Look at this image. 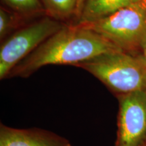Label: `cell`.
I'll list each match as a JSON object with an SVG mask.
<instances>
[{"instance_id":"6da1fadb","label":"cell","mask_w":146,"mask_h":146,"mask_svg":"<svg viewBox=\"0 0 146 146\" xmlns=\"http://www.w3.org/2000/svg\"><path fill=\"white\" fill-rule=\"evenodd\" d=\"M116 51L122 50L96 32L79 25H68L18 62L7 78H27L47 65L74 66L100 55Z\"/></svg>"},{"instance_id":"7a4b0ae2","label":"cell","mask_w":146,"mask_h":146,"mask_svg":"<svg viewBox=\"0 0 146 146\" xmlns=\"http://www.w3.org/2000/svg\"><path fill=\"white\" fill-rule=\"evenodd\" d=\"M74 66L93 74L116 97L146 91V60L141 54L116 51L100 55Z\"/></svg>"},{"instance_id":"3957f363","label":"cell","mask_w":146,"mask_h":146,"mask_svg":"<svg viewBox=\"0 0 146 146\" xmlns=\"http://www.w3.org/2000/svg\"><path fill=\"white\" fill-rule=\"evenodd\" d=\"M76 25L96 32L123 52L141 54L146 36V2L125 7L91 23Z\"/></svg>"},{"instance_id":"277c9868","label":"cell","mask_w":146,"mask_h":146,"mask_svg":"<svg viewBox=\"0 0 146 146\" xmlns=\"http://www.w3.org/2000/svg\"><path fill=\"white\" fill-rule=\"evenodd\" d=\"M68 25L45 16L31 22L5 38L0 47V79L6 78L18 62Z\"/></svg>"},{"instance_id":"5b68a950","label":"cell","mask_w":146,"mask_h":146,"mask_svg":"<svg viewBox=\"0 0 146 146\" xmlns=\"http://www.w3.org/2000/svg\"><path fill=\"white\" fill-rule=\"evenodd\" d=\"M116 98L119 109L114 146H146V91Z\"/></svg>"},{"instance_id":"8992f818","label":"cell","mask_w":146,"mask_h":146,"mask_svg":"<svg viewBox=\"0 0 146 146\" xmlns=\"http://www.w3.org/2000/svg\"><path fill=\"white\" fill-rule=\"evenodd\" d=\"M0 146H72L63 137L40 129L0 126Z\"/></svg>"},{"instance_id":"52a82bcc","label":"cell","mask_w":146,"mask_h":146,"mask_svg":"<svg viewBox=\"0 0 146 146\" xmlns=\"http://www.w3.org/2000/svg\"><path fill=\"white\" fill-rule=\"evenodd\" d=\"M142 2H146L145 0H86L81 15L74 25L98 21L125 7Z\"/></svg>"},{"instance_id":"ba28073f","label":"cell","mask_w":146,"mask_h":146,"mask_svg":"<svg viewBox=\"0 0 146 146\" xmlns=\"http://www.w3.org/2000/svg\"><path fill=\"white\" fill-rule=\"evenodd\" d=\"M47 16L58 21L70 25L72 20L76 21L77 0H41Z\"/></svg>"},{"instance_id":"9c48e42d","label":"cell","mask_w":146,"mask_h":146,"mask_svg":"<svg viewBox=\"0 0 146 146\" xmlns=\"http://www.w3.org/2000/svg\"><path fill=\"white\" fill-rule=\"evenodd\" d=\"M31 19L16 13L9 8H0V38L4 40L18 29L25 27Z\"/></svg>"},{"instance_id":"30bf717a","label":"cell","mask_w":146,"mask_h":146,"mask_svg":"<svg viewBox=\"0 0 146 146\" xmlns=\"http://www.w3.org/2000/svg\"><path fill=\"white\" fill-rule=\"evenodd\" d=\"M10 10L33 20L47 16L41 0H2Z\"/></svg>"},{"instance_id":"8fae6325","label":"cell","mask_w":146,"mask_h":146,"mask_svg":"<svg viewBox=\"0 0 146 146\" xmlns=\"http://www.w3.org/2000/svg\"><path fill=\"white\" fill-rule=\"evenodd\" d=\"M85 1H86V0H77V14H76V18L75 23L74 24H75L76 23V21H77L78 18H79L80 15H81Z\"/></svg>"},{"instance_id":"7c38bea8","label":"cell","mask_w":146,"mask_h":146,"mask_svg":"<svg viewBox=\"0 0 146 146\" xmlns=\"http://www.w3.org/2000/svg\"><path fill=\"white\" fill-rule=\"evenodd\" d=\"M141 54L146 60V36L144 38L143 41H142L141 45Z\"/></svg>"},{"instance_id":"4fadbf2b","label":"cell","mask_w":146,"mask_h":146,"mask_svg":"<svg viewBox=\"0 0 146 146\" xmlns=\"http://www.w3.org/2000/svg\"><path fill=\"white\" fill-rule=\"evenodd\" d=\"M145 1H146V0H145Z\"/></svg>"}]
</instances>
